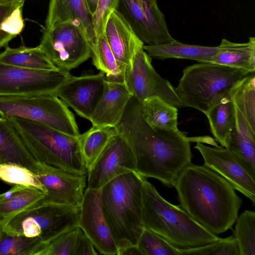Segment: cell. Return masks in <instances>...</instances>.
Returning <instances> with one entry per match:
<instances>
[{
  "label": "cell",
  "instance_id": "cell-1",
  "mask_svg": "<svg viewBox=\"0 0 255 255\" xmlns=\"http://www.w3.org/2000/svg\"><path fill=\"white\" fill-rule=\"evenodd\" d=\"M132 148L135 172L172 187L182 170L191 163V138L180 130H155L143 120L140 103L132 97L119 124Z\"/></svg>",
  "mask_w": 255,
  "mask_h": 255
},
{
  "label": "cell",
  "instance_id": "cell-2",
  "mask_svg": "<svg viewBox=\"0 0 255 255\" xmlns=\"http://www.w3.org/2000/svg\"><path fill=\"white\" fill-rule=\"evenodd\" d=\"M173 187L180 207L213 234L223 233L235 223L243 200L227 180L207 166L191 163Z\"/></svg>",
  "mask_w": 255,
  "mask_h": 255
},
{
  "label": "cell",
  "instance_id": "cell-3",
  "mask_svg": "<svg viewBox=\"0 0 255 255\" xmlns=\"http://www.w3.org/2000/svg\"><path fill=\"white\" fill-rule=\"evenodd\" d=\"M142 177L134 171L122 174L100 190L103 212L118 251L136 246L144 229Z\"/></svg>",
  "mask_w": 255,
  "mask_h": 255
},
{
  "label": "cell",
  "instance_id": "cell-4",
  "mask_svg": "<svg viewBox=\"0 0 255 255\" xmlns=\"http://www.w3.org/2000/svg\"><path fill=\"white\" fill-rule=\"evenodd\" d=\"M142 217L144 229L153 232L178 249L196 248L220 239L195 221L180 206L166 200L143 177Z\"/></svg>",
  "mask_w": 255,
  "mask_h": 255
},
{
  "label": "cell",
  "instance_id": "cell-5",
  "mask_svg": "<svg viewBox=\"0 0 255 255\" xmlns=\"http://www.w3.org/2000/svg\"><path fill=\"white\" fill-rule=\"evenodd\" d=\"M7 118L37 162L74 174L87 175L77 137L39 123Z\"/></svg>",
  "mask_w": 255,
  "mask_h": 255
},
{
  "label": "cell",
  "instance_id": "cell-6",
  "mask_svg": "<svg viewBox=\"0 0 255 255\" xmlns=\"http://www.w3.org/2000/svg\"><path fill=\"white\" fill-rule=\"evenodd\" d=\"M249 74L212 62H199L183 70L175 91L182 107L192 108L204 114L229 96L231 90Z\"/></svg>",
  "mask_w": 255,
  "mask_h": 255
},
{
  "label": "cell",
  "instance_id": "cell-7",
  "mask_svg": "<svg viewBox=\"0 0 255 255\" xmlns=\"http://www.w3.org/2000/svg\"><path fill=\"white\" fill-rule=\"evenodd\" d=\"M0 116L39 123L75 137L80 134L73 113L55 95H0Z\"/></svg>",
  "mask_w": 255,
  "mask_h": 255
},
{
  "label": "cell",
  "instance_id": "cell-8",
  "mask_svg": "<svg viewBox=\"0 0 255 255\" xmlns=\"http://www.w3.org/2000/svg\"><path fill=\"white\" fill-rule=\"evenodd\" d=\"M80 207L40 201L23 210L1 227L9 233L38 238L45 244L78 226Z\"/></svg>",
  "mask_w": 255,
  "mask_h": 255
},
{
  "label": "cell",
  "instance_id": "cell-9",
  "mask_svg": "<svg viewBox=\"0 0 255 255\" xmlns=\"http://www.w3.org/2000/svg\"><path fill=\"white\" fill-rule=\"evenodd\" d=\"M42 31L38 46L59 69L69 71L91 57L90 41L78 23L66 22Z\"/></svg>",
  "mask_w": 255,
  "mask_h": 255
},
{
  "label": "cell",
  "instance_id": "cell-10",
  "mask_svg": "<svg viewBox=\"0 0 255 255\" xmlns=\"http://www.w3.org/2000/svg\"><path fill=\"white\" fill-rule=\"evenodd\" d=\"M151 61L143 45L138 47L124 75V82L132 97L140 103L148 98L158 97L177 108H182L175 88L156 72Z\"/></svg>",
  "mask_w": 255,
  "mask_h": 255
},
{
  "label": "cell",
  "instance_id": "cell-11",
  "mask_svg": "<svg viewBox=\"0 0 255 255\" xmlns=\"http://www.w3.org/2000/svg\"><path fill=\"white\" fill-rule=\"evenodd\" d=\"M70 75L60 69L33 70L0 61V95H55Z\"/></svg>",
  "mask_w": 255,
  "mask_h": 255
},
{
  "label": "cell",
  "instance_id": "cell-12",
  "mask_svg": "<svg viewBox=\"0 0 255 255\" xmlns=\"http://www.w3.org/2000/svg\"><path fill=\"white\" fill-rule=\"evenodd\" d=\"M117 9L144 45H162L175 39L157 0H120Z\"/></svg>",
  "mask_w": 255,
  "mask_h": 255
},
{
  "label": "cell",
  "instance_id": "cell-13",
  "mask_svg": "<svg viewBox=\"0 0 255 255\" xmlns=\"http://www.w3.org/2000/svg\"><path fill=\"white\" fill-rule=\"evenodd\" d=\"M106 147L87 171V188L99 190L114 178L135 172L134 157L125 135L117 128Z\"/></svg>",
  "mask_w": 255,
  "mask_h": 255
},
{
  "label": "cell",
  "instance_id": "cell-14",
  "mask_svg": "<svg viewBox=\"0 0 255 255\" xmlns=\"http://www.w3.org/2000/svg\"><path fill=\"white\" fill-rule=\"evenodd\" d=\"M46 190L43 203L80 207L87 175H78L37 162L31 170Z\"/></svg>",
  "mask_w": 255,
  "mask_h": 255
},
{
  "label": "cell",
  "instance_id": "cell-15",
  "mask_svg": "<svg viewBox=\"0 0 255 255\" xmlns=\"http://www.w3.org/2000/svg\"><path fill=\"white\" fill-rule=\"evenodd\" d=\"M106 75L89 71L78 77L71 75L61 85L56 96L79 116L90 121L104 90Z\"/></svg>",
  "mask_w": 255,
  "mask_h": 255
},
{
  "label": "cell",
  "instance_id": "cell-16",
  "mask_svg": "<svg viewBox=\"0 0 255 255\" xmlns=\"http://www.w3.org/2000/svg\"><path fill=\"white\" fill-rule=\"evenodd\" d=\"M194 148L202 156L204 165L222 176L255 205V177L240 163L229 149L217 144L212 147L199 141Z\"/></svg>",
  "mask_w": 255,
  "mask_h": 255
},
{
  "label": "cell",
  "instance_id": "cell-17",
  "mask_svg": "<svg viewBox=\"0 0 255 255\" xmlns=\"http://www.w3.org/2000/svg\"><path fill=\"white\" fill-rule=\"evenodd\" d=\"M79 227L101 254L118 255V249L103 212L100 190H85L78 223Z\"/></svg>",
  "mask_w": 255,
  "mask_h": 255
},
{
  "label": "cell",
  "instance_id": "cell-18",
  "mask_svg": "<svg viewBox=\"0 0 255 255\" xmlns=\"http://www.w3.org/2000/svg\"><path fill=\"white\" fill-rule=\"evenodd\" d=\"M132 98L124 81L106 77L104 90L90 122L97 127H116Z\"/></svg>",
  "mask_w": 255,
  "mask_h": 255
},
{
  "label": "cell",
  "instance_id": "cell-19",
  "mask_svg": "<svg viewBox=\"0 0 255 255\" xmlns=\"http://www.w3.org/2000/svg\"><path fill=\"white\" fill-rule=\"evenodd\" d=\"M104 34L124 75L136 49L144 44L118 9L109 18Z\"/></svg>",
  "mask_w": 255,
  "mask_h": 255
},
{
  "label": "cell",
  "instance_id": "cell-20",
  "mask_svg": "<svg viewBox=\"0 0 255 255\" xmlns=\"http://www.w3.org/2000/svg\"><path fill=\"white\" fill-rule=\"evenodd\" d=\"M232 43L223 38L219 45L207 46L185 44L174 39L162 45H143V48L151 57L157 59L175 58L193 60L199 63L212 62L219 52L227 49Z\"/></svg>",
  "mask_w": 255,
  "mask_h": 255
},
{
  "label": "cell",
  "instance_id": "cell-21",
  "mask_svg": "<svg viewBox=\"0 0 255 255\" xmlns=\"http://www.w3.org/2000/svg\"><path fill=\"white\" fill-rule=\"evenodd\" d=\"M234 116L227 146L240 163L255 177V130L235 106Z\"/></svg>",
  "mask_w": 255,
  "mask_h": 255
},
{
  "label": "cell",
  "instance_id": "cell-22",
  "mask_svg": "<svg viewBox=\"0 0 255 255\" xmlns=\"http://www.w3.org/2000/svg\"><path fill=\"white\" fill-rule=\"evenodd\" d=\"M68 21L80 24L90 42L94 40L92 16L85 0H50L45 27L49 28Z\"/></svg>",
  "mask_w": 255,
  "mask_h": 255
},
{
  "label": "cell",
  "instance_id": "cell-23",
  "mask_svg": "<svg viewBox=\"0 0 255 255\" xmlns=\"http://www.w3.org/2000/svg\"><path fill=\"white\" fill-rule=\"evenodd\" d=\"M15 163L31 170L36 161L9 120L0 117V163Z\"/></svg>",
  "mask_w": 255,
  "mask_h": 255
},
{
  "label": "cell",
  "instance_id": "cell-24",
  "mask_svg": "<svg viewBox=\"0 0 255 255\" xmlns=\"http://www.w3.org/2000/svg\"><path fill=\"white\" fill-rule=\"evenodd\" d=\"M141 115L152 129L177 131L178 109L158 97H152L140 103Z\"/></svg>",
  "mask_w": 255,
  "mask_h": 255
},
{
  "label": "cell",
  "instance_id": "cell-25",
  "mask_svg": "<svg viewBox=\"0 0 255 255\" xmlns=\"http://www.w3.org/2000/svg\"><path fill=\"white\" fill-rule=\"evenodd\" d=\"M0 61L6 64L33 70L59 69L39 46L11 48L7 45L5 50L0 53Z\"/></svg>",
  "mask_w": 255,
  "mask_h": 255
},
{
  "label": "cell",
  "instance_id": "cell-26",
  "mask_svg": "<svg viewBox=\"0 0 255 255\" xmlns=\"http://www.w3.org/2000/svg\"><path fill=\"white\" fill-rule=\"evenodd\" d=\"M10 196L0 201V227L5 226L12 218L43 198L46 194L34 187L15 184Z\"/></svg>",
  "mask_w": 255,
  "mask_h": 255
},
{
  "label": "cell",
  "instance_id": "cell-27",
  "mask_svg": "<svg viewBox=\"0 0 255 255\" xmlns=\"http://www.w3.org/2000/svg\"><path fill=\"white\" fill-rule=\"evenodd\" d=\"M212 63L245 71H255V38L250 37L245 43H232L227 49L219 52Z\"/></svg>",
  "mask_w": 255,
  "mask_h": 255
},
{
  "label": "cell",
  "instance_id": "cell-28",
  "mask_svg": "<svg viewBox=\"0 0 255 255\" xmlns=\"http://www.w3.org/2000/svg\"><path fill=\"white\" fill-rule=\"evenodd\" d=\"M117 132L116 128L92 126L77 137L80 151L88 171L101 155L111 137Z\"/></svg>",
  "mask_w": 255,
  "mask_h": 255
},
{
  "label": "cell",
  "instance_id": "cell-29",
  "mask_svg": "<svg viewBox=\"0 0 255 255\" xmlns=\"http://www.w3.org/2000/svg\"><path fill=\"white\" fill-rule=\"evenodd\" d=\"M234 112V105L229 96L223 99L204 113L208 120L213 135L224 147L229 141Z\"/></svg>",
  "mask_w": 255,
  "mask_h": 255
},
{
  "label": "cell",
  "instance_id": "cell-30",
  "mask_svg": "<svg viewBox=\"0 0 255 255\" xmlns=\"http://www.w3.org/2000/svg\"><path fill=\"white\" fill-rule=\"evenodd\" d=\"M24 2L0 0V48L8 45L23 29L22 11Z\"/></svg>",
  "mask_w": 255,
  "mask_h": 255
},
{
  "label": "cell",
  "instance_id": "cell-31",
  "mask_svg": "<svg viewBox=\"0 0 255 255\" xmlns=\"http://www.w3.org/2000/svg\"><path fill=\"white\" fill-rule=\"evenodd\" d=\"M230 98L251 128L255 130V75L249 74L230 91Z\"/></svg>",
  "mask_w": 255,
  "mask_h": 255
},
{
  "label": "cell",
  "instance_id": "cell-32",
  "mask_svg": "<svg viewBox=\"0 0 255 255\" xmlns=\"http://www.w3.org/2000/svg\"><path fill=\"white\" fill-rule=\"evenodd\" d=\"M93 64L107 77L124 81V75L104 33L90 42Z\"/></svg>",
  "mask_w": 255,
  "mask_h": 255
},
{
  "label": "cell",
  "instance_id": "cell-33",
  "mask_svg": "<svg viewBox=\"0 0 255 255\" xmlns=\"http://www.w3.org/2000/svg\"><path fill=\"white\" fill-rule=\"evenodd\" d=\"M43 245L38 238L9 233L0 227V255H37Z\"/></svg>",
  "mask_w": 255,
  "mask_h": 255
},
{
  "label": "cell",
  "instance_id": "cell-34",
  "mask_svg": "<svg viewBox=\"0 0 255 255\" xmlns=\"http://www.w3.org/2000/svg\"><path fill=\"white\" fill-rule=\"evenodd\" d=\"M234 235L240 255H255V212L245 210L238 217Z\"/></svg>",
  "mask_w": 255,
  "mask_h": 255
},
{
  "label": "cell",
  "instance_id": "cell-35",
  "mask_svg": "<svg viewBox=\"0 0 255 255\" xmlns=\"http://www.w3.org/2000/svg\"><path fill=\"white\" fill-rule=\"evenodd\" d=\"M0 180L11 184L37 188L46 194V190L36 174L29 168L15 163H0Z\"/></svg>",
  "mask_w": 255,
  "mask_h": 255
},
{
  "label": "cell",
  "instance_id": "cell-36",
  "mask_svg": "<svg viewBox=\"0 0 255 255\" xmlns=\"http://www.w3.org/2000/svg\"><path fill=\"white\" fill-rule=\"evenodd\" d=\"M136 246L143 255H181L179 249L146 229H143Z\"/></svg>",
  "mask_w": 255,
  "mask_h": 255
},
{
  "label": "cell",
  "instance_id": "cell-37",
  "mask_svg": "<svg viewBox=\"0 0 255 255\" xmlns=\"http://www.w3.org/2000/svg\"><path fill=\"white\" fill-rule=\"evenodd\" d=\"M180 250L181 255H240L234 235L194 248Z\"/></svg>",
  "mask_w": 255,
  "mask_h": 255
},
{
  "label": "cell",
  "instance_id": "cell-38",
  "mask_svg": "<svg viewBox=\"0 0 255 255\" xmlns=\"http://www.w3.org/2000/svg\"><path fill=\"white\" fill-rule=\"evenodd\" d=\"M78 229L75 227L43 244L37 255H73Z\"/></svg>",
  "mask_w": 255,
  "mask_h": 255
},
{
  "label": "cell",
  "instance_id": "cell-39",
  "mask_svg": "<svg viewBox=\"0 0 255 255\" xmlns=\"http://www.w3.org/2000/svg\"><path fill=\"white\" fill-rule=\"evenodd\" d=\"M120 0H98L92 15V24L95 38L104 33L106 23L111 14L119 6Z\"/></svg>",
  "mask_w": 255,
  "mask_h": 255
},
{
  "label": "cell",
  "instance_id": "cell-40",
  "mask_svg": "<svg viewBox=\"0 0 255 255\" xmlns=\"http://www.w3.org/2000/svg\"><path fill=\"white\" fill-rule=\"evenodd\" d=\"M95 248L89 238L79 227L73 255H96Z\"/></svg>",
  "mask_w": 255,
  "mask_h": 255
},
{
  "label": "cell",
  "instance_id": "cell-41",
  "mask_svg": "<svg viewBox=\"0 0 255 255\" xmlns=\"http://www.w3.org/2000/svg\"><path fill=\"white\" fill-rule=\"evenodd\" d=\"M142 255L137 246H130L118 251V255Z\"/></svg>",
  "mask_w": 255,
  "mask_h": 255
},
{
  "label": "cell",
  "instance_id": "cell-42",
  "mask_svg": "<svg viewBox=\"0 0 255 255\" xmlns=\"http://www.w3.org/2000/svg\"><path fill=\"white\" fill-rule=\"evenodd\" d=\"M85 1L88 10L92 16L95 11L98 0H85Z\"/></svg>",
  "mask_w": 255,
  "mask_h": 255
},
{
  "label": "cell",
  "instance_id": "cell-43",
  "mask_svg": "<svg viewBox=\"0 0 255 255\" xmlns=\"http://www.w3.org/2000/svg\"><path fill=\"white\" fill-rule=\"evenodd\" d=\"M8 1H25V0H1Z\"/></svg>",
  "mask_w": 255,
  "mask_h": 255
}]
</instances>
